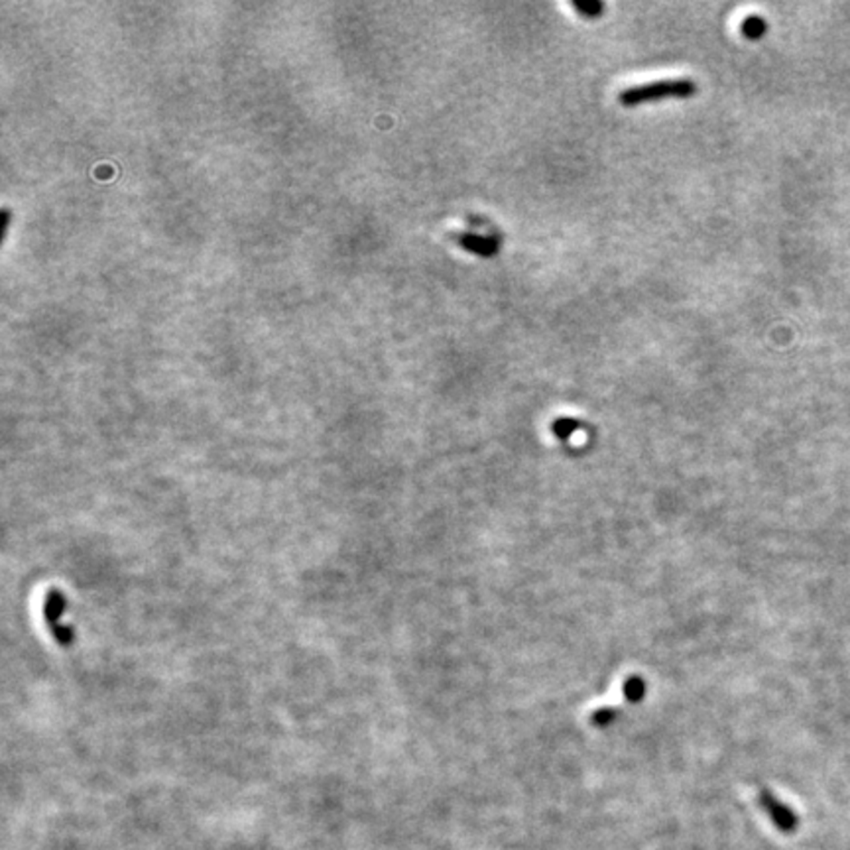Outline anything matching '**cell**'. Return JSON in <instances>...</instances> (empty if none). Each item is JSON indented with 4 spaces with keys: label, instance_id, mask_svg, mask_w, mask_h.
<instances>
[{
    "label": "cell",
    "instance_id": "6da1fadb",
    "mask_svg": "<svg viewBox=\"0 0 850 850\" xmlns=\"http://www.w3.org/2000/svg\"><path fill=\"white\" fill-rule=\"evenodd\" d=\"M697 91V85H695L693 79H687V77H681V79H666V81H656V83H648V85H640V87H630V89H624L618 95V101L624 107H638L644 103H656V101H664V98H687L693 97V93Z\"/></svg>",
    "mask_w": 850,
    "mask_h": 850
},
{
    "label": "cell",
    "instance_id": "7a4b0ae2",
    "mask_svg": "<svg viewBox=\"0 0 850 850\" xmlns=\"http://www.w3.org/2000/svg\"><path fill=\"white\" fill-rule=\"evenodd\" d=\"M760 803H761V808H764L768 811V815L771 817V821L778 825V829L786 831V833H791L793 829H796V827H798L796 813H793L789 808H786V805H783L776 796H771L770 791L761 789Z\"/></svg>",
    "mask_w": 850,
    "mask_h": 850
},
{
    "label": "cell",
    "instance_id": "3957f363",
    "mask_svg": "<svg viewBox=\"0 0 850 850\" xmlns=\"http://www.w3.org/2000/svg\"><path fill=\"white\" fill-rule=\"evenodd\" d=\"M457 242L462 248L479 254V257H494L496 250H499V240L492 238V237L474 235V233L457 235Z\"/></svg>",
    "mask_w": 850,
    "mask_h": 850
},
{
    "label": "cell",
    "instance_id": "277c9868",
    "mask_svg": "<svg viewBox=\"0 0 850 850\" xmlns=\"http://www.w3.org/2000/svg\"><path fill=\"white\" fill-rule=\"evenodd\" d=\"M646 695V683L640 676H632L624 681V697L630 703L642 701Z\"/></svg>",
    "mask_w": 850,
    "mask_h": 850
},
{
    "label": "cell",
    "instance_id": "5b68a950",
    "mask_svg": "<svg viewBox=\"0 0 850 850\" xmlns=\"http://www.w3.org/2000/svg\"><path fill=\"white\" fill-rule=\"evenodd\" d=\"M764 32H766V22L761 20L760 16H748L744 22H743V34L748 38V40H758L764 36Z\"/></svg>",
    "mask_w": 850,
    "mask_h": 850
},
{
    "label": "cell",
    "instance_id": "8992f818",
    "mask_svg": "<svg viewBox=\"0 0 850 850\" xmlns=\"http://www.w3.org/2000/svg\"><path fill=\"white\" fill-rule=\"evenodd\" d=\"M571 5L584 18H597V16L602 14V10H604V5L597 3V0H573Z\"/></svg>",
    "mask_w": 850,
    "mask_h": 850
},
{
    "label": "cell",
    "instance_id": "52a82bcc",
    "mask_svg": "<svg viewBox=\"0 0 850 850\" xmlns=\"http://www.w3.org/2000/svg\"><path fill=\"white\" fill-rule=\"evenodd\" d=\"M581 422H577V419H567V417H561L557 419V422L554 424V434L559 437V439H567L571 437L573 432H577V429H581Z\"/></svg>",
    "mask_w": 850,
    "mask_h": 850
},
{
    "label": "cell",
    "instance_id": "ba28073f",
    "mask_svg": "<svg viewBox=\"0 0 850 850\" xmlns=\"http://www.w3.org/2000/svg\"><path fill=\"white\" fill-rule=\"evenodd\" d=\"M616 716H618V711L614 709V706H602V709H599L597 713L593 715V724L609 726L616 719Z\"/></svg>",
    "mask_w": 850,
    "mask_h": 850
}]
</instances>
